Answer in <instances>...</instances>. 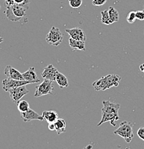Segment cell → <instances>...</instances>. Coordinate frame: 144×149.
<instances>
[{
	"label": "cell",
	"instance_id": "24",
	"mask_svg": "<svg viewBox=\"0 0 144 149\" xmlns=\"http://www.w3.org/2000/svg\"><path fill=\"white\" fill-rule=\"evenodd\" d=\"M69 4L72 8H79L83 4V0H69Z\"/></svg>",
	"mask_w": 144,
	"mask_h": 149
},
{
	"label": "cell",
	"instance_id": "7",
	"mask_svg": "<svg viewBox=\"0 0 144 149\" xmlns=\"http://www.w3.org/2000/svg\"><path fill=\"white\" fill-rule=\"evenodd\" d=\"M120 119L118 116V113H108V112L102 111V118L101 120L97 124V126H100L102 124L106 122H110L113 126H115V122Z\"/></svg>",
	"mask_w": 144,
	"mask_h": 149
},
{
	"label": "cell",
	"instance_id": "19",
	"mask_svg": "<svg viewBox=\"0 0 144 149\" xmlns=\"http://www.w3.org/2000/svg\"><path fill=\"white\" fill-rule=\"evenodd\" d=\"M55 81L58 83L60 88H67L68 85H69L67 77H65V76L63 73H61V72H58V74H57L56 80H55Z\"/></svg>",
	"mask_w": 144,
	"mask_h": 149
},
{
	"label": "cell",
	"instance_id": "30",
	"mask_svg": "<svg viewBox=\"0 0 144 149\" xmlns=\"http://www.w3.org/2000/svg\"><path fill=\"white\" fill-rule=\"evenodd\" d=\"M140 70L144 73V63H143V64L140 65Z\"/></svg>",
	"mask_w": 144,
	"mask_h": 149
},
{
	"label": "cell",
	"instance_id": "11",
	"mask_svg": "<svg viewBox=\"0 0 144 149\" xmlns=\"http://www.w3.org/2000/svg\"><path fill=\"white\" fill-rule=\"evenodd\" d=\"M4 74L7 76V77L15 79V80H24V77L22 76V73L16 70L15 68H12L10 65H8L4 69Z\"/></svg>",
	"mask_w": 144,
	"mask_h": 149
},
{
	"label": "cell",
	"instance_id": "26",
	"mask_svg": "<svg viewBox=\"0 0 144 149\" xmlns=\"http://www.w3.org/2000/svg\"><path fill=\"white\" fill-rule=\"evenodd\" d=\"M107 2V0H93L92 4L94 6H97V7H100V6L104 5Z\"/></svg>",
	"mask_w": 144,
	"mask_h": 149
},
{
	"label": "cell",
	"instance_id": "8",
	"mask_svg": "<svg viewBox=\"0 0 144 149\" xmlns=\"http://www.w3.org/2000/svg\"><path fill=\"white\" fill-rule=\"evenodd\" d=\"M58 72V69L52 65H49L44 68V70L42 72V77L44 79H47L53 82L56 80L57 74Z\"/></svg>",
	"mask_w": 144,
	"mask_h": 149
},
{
	"label": "cell",
	"instance_id": "21",
	"mask_svg": "<svg viewBox=\"0 0 144 149\" xmlns=\"http://www.w3.org/2000/svg\"><path fill=\"white\" fill-rule=\"evenodd\" d=\"M17 108L20 113H24V112L27 111L30 108L29 102L26 100H19L18 103L17 104Z\"/></svg>",
	"mask_w": 144,
	"mask_h": 149
},
{
	"label": "cell",
	"instance_id": "15",
	"mask_svg": "<svg viewBox=\"0 0 144 149\" xmlns=\"http://www.w3.org/2000/svg\"><path fill=\"white\" fill-rule=\"evenodd\" d=\"M70 46L72 49V50H86V47H85V41H81V40H77L73 38H70L69 40Z\"/></svg>",
	"mask_w": 144,
	"mask_h": 149
},
{
	"label": "cell",
	"instance_id": "2",
	"mask_svg": "<svg viewBox=\"0 0 144 149\" xmlns=\"http://www.w3.org/2000/svg\"><path fill=\"white\" fill-rule=\"evenodd\" d=\"M114 134L118 135L120 137L124 139L127 143H130L134 138L133 124L127 121L121 122L118 128L114 131Z\"/></svg>",
	"mask_w": 144,
	"mask_h": 149
},
{
	"label": "cell",
	"instance_id": "3",
	"mask_svg": "<svg viewBox=\"0 0 144 149\" xmlns=\"http://www.w3.org/2000/svg\"><path fill=\"white\" fill-rule=\"evenodd\" d=\"M63 40V35L58 27H52L46 36V42L52 46H58Z\"/></svg>",
	"mask_w": 144,
	"mask_h": 149
},
{
	"label": "cell",
	"instance_id": "29",
	"mask_svg": "<svg viewBox=\"0 0 144 149\" xmlns=\"http://www.w3.org/2000/svg\"><path fill=\"white\" fill-rule=\"evenodd\" d=\"M48 128L50 130H55V125L54 123H48Z\"/></svg>",
	"mask_w": 144,
	"mask_h": 149
},
{
	"label": "cell",
	"instance_id": "22",
	"mask_svg": "<svg viewBox=\"0 0 144 149\" xmlns=\"http://www.w3.org/2000/svg\"><path fill=\"white\" fill-rule=\"evenodd\" d=\"M101 22L104 24H113L112 22H111V18H110L109 12L108 10H104L101 12Z\"/></svg>",
	"mask_w": 144,
	"mask_h": 149
},
{
	"label": "cell",
	"instance_id": "10",
	"mask_svg": "<svg viewBox=\"0 0 144 149\" xmlns=\"http://www.w3.org/2000/svg\"><path fill=\"white\" fill-rule=\"evenodd\" d=\"M65 32L70 35V37L71 38H73L77 40H81V41L86 42V35L81 28L75 27L72 28V29H67L65 30Z\"/></svg>",
	"mask_w": 144,
	"mask_h": 149
},
{
	"label": "cell",
	"instance_id": "31",
	"mask_svg": "<svg viewBox=\"0 0 144 149\" xmlns=\"http://www.w3.org/2000/svg\"><path fill=\"white\" fill-rule=\"evenodd\" d=\"M3 41H4V39H3L2 37H0V44H1Z\"/></svg>",
	"mask_w": 144,
	"mask_h": 149
},
{
	"label": "cell",
	"instance_id": "27",
	"mask_svg": "<svg viewBox=\"0 0 144 149\" xmlns=\"http://www.w3.org/2000/svg\"><path fill=\"white\" fill-rule=\"evenodd\" d=\"M136 19L139 20H144V12L143 11H136Z\"/></svg>",
	"mask_w": 144,
	"mask_h": 149
},
{
	"label": "cell",
	"instance_id": "18",
	"mask_svg": "<svg viewBox=\"0 0 144 149\" xmlns=\"http://www.w3.org/2000/svg\"><path fill=\"white\" fill-rule=\"evenodd\" d=\"M55 125V130L58 135L65 132L66 130V122L63 118H58L54 123Z\"/></svg>",
	"mask_w": 144,
	"mask_h": 149
},
{
	"label": "cell",
	"instance_id": "5",
	"mask_svg": "<svg viewBox=\"0 0 144 149\" xmlns=\"http://www.w3.org/2000/svg\"><path fill=\"white\" fill-rule=\"evenodd\" d=\"M8 92L10 93V98L12 102L15 104H17L18 102L24 95L29 93V91L26 88V85H22V86L10 89Z\"/></svg>",
	"mask_w": 144,
	"mask_h": 149
},
{
	"label": "cell",
	"instance_id": "28",
	"mask_svg": "<svg viewBox=\"0 0 144 149\" xmlns=\"http://www.w3.org/2000/svg\"><path fill=\"white\" fill-rule=\"evenodd\" d=\"M138 136H139L141 139H142L144 141V128H140L138 130L137 132Z\"/></svg>",
	"mask_w": 144,
	"mask_h": 149
},
{
	"label": "cell",
	"instance_id": "23",
	"mask_svg": "<svg viewBox=\"0 0 144 149\" xmlns=\"http://www.w3.org/2000/svg\"><path fill=\"white\" fill-rule=\"evenodd\" d=\"M126 19H127V22H128L129 24H133V23H134L136 19V11H131V12L128 13Z\"/></svg>",
	"mask_w": 144,
	"mask_h": 149
},
{
	"label": "cell",
	"instance_id": "17",
	"mask_svg": "<svg viewBox=\"0 0 144 149\" xmlns=\"http://www.w3.org/2000/svg\"><path fill=\"white\" fill-rule=\"evenodd\" d=\"M44 120L47 123H55V120L58 118V113L55 111H44L42 113Z\"/></svg>",
	"mask_w": 144,
	"mask_h": 149
},
{
	"label": "cell",
	"instance_id": "20",
	"mask_svg": "<svg viewBox=\"0 0 144 149\" xmlns=\"http://www.w3.org/2000/svg\"><path fill=\"white\" fill-rule=\"evenodd\" d=\"M110 18H111L112 23H115L119 20V13L114 7H109L108 9Z\"/></svg>",
	"mask_w": 144,
	"mask_h": 149
},
{
	"label": "cell",
	"instance_id": "13",
	"mask_svg": "<svg viewBox=\"0 0 144 149\" xmlns=\"http://www.w3.org/2000/svg\"><path fill=\"white\" fill-rule=\"evenodd\" d=\"M22 76L23 77H24V80L33 82L34 83H40V79H39V77H38V74H37L36 72H35V70L34 67L29 68L28 70L23 72Z\"/></svg>",
	"mask_w": 144,
	"mask_h": 149
},
{
	"label": "cell",
	"instance_id": "14",
	"mask_svg": "<svg viewBox=\"0 0 144 149\" xmlns=\"http://www.w3.org/2000/svg\"><path fill=\"white\" fill-rule=\"evenodd\" d=\"M103 107L102 108V111L118 113L119 108H120V104L113 103V102H110L109 100H103Z\"/></svg>",
	"mask_w": 144,
	"mask_h": 149
},
{
	"label": "cell",
	"instance_id": "1",
	"mask_svg": "<svg viewBox=\"0 0 144 149\" xmlns=\"http://www.w3.org/2000/svg\"><path fill=\"white\" fill-rule=\"evenodd\" d=\"M5 14L9 20L12 22H19L26 15V11L29 7L14 3L12 6L6 7Z\"/></svg>",
	"mask_w": 144,
	"mask_h": 149
},
{
	"label": "cell",
	"instance_id": "4",
	"mask_svg": "<svg viewBox=\"0 0 144 149\" xmlns=\"http://www.w3.org/2000/svg\"><path fill=\"white\" fill-rule=\"evenodd\" d=\"M35 89H36V91H35L34 96L36 97L48 94L52 95L53 94L52 91H54L52 81L47 80V79H45L42 83L35 87Z\"/></svg>",
	"mask_w": 144,
	"mask_h": 149
},
{
	"label": "cell",
	"instance_id": "25",
	"mask_svg": "<svg viewBox=\"0 0 144 149\" xmlns=\"http://www.w3.org/2000/svg\"><path fill=\"white\" fill-rule=\"evenodd\" d=\"M16 4H19V5L25 6V7H29V4L30 3V0H14Z\"/></svg>",
	"mask_w": 144,
	"mask_h": 149
},
{
	"label": "cell",
	"instance_id": "33",
	"mask_svg": "<svg viewBox=\"0 0 144 149\" xmlns=\"http://www.w3.org/2000/svg\"><path fill=\"white\" fill-rule=\"evenodd\" d=\"M0 9H1V6H0Z\"/></svg>",
	"mask_w": 144,
	"mask_h": 149
},
{
	"label": "cell",
	"instance_id": "9",
	"mask_svg": "<svg viewBox=\"0 0 144 149\" xmlns=\"http://www.w3.org/2000/svg\"><path fill=\"white\" fill-rule=\"evenodd\" d=\"M21 118L24 122H29L31 120H44V118L36 112L29 108L27 111L21 113Z\"/></svg>",
	"mask_w": 144,
	"mask_h": 149
},
{
	"label": "cell",
	"instance_id": "32",
	"mask_svg": "<svg viewBox=\"0 0 144 149\" xmlns=\"http://www.w3.org/2000/svg\"><path fill=\"white\" fill-rule=\"evenodd\" d=\"M143 12H144V6H143Z\"/></svg>",
	"mask_w": 144,
	"mask_h": 149
},
{
	"label": "cell",
	"instance_id": "16",
	"mask_svg": "<svg viewBox=\"0 0 144 149\" xmlns=\"http://www.w3.org/2000/svg\"><path fill=\"white\" fill-rule=\"evenodd\" d=\"M107 80H108V85L109 88H112V87H118L119 85L120 80H121V77L118 75V74H107Z\"/></svg>",
	"mask_w": 144,
	"mask_h": 149
},
{
	"label": "cell",
	"instance_id": "12",
	"mask_svg": "<svg viewBox=\"0 0 144 149\" xmlns=\"http://www.w3.org/2000/svg\"><path fill=\"white\" fill-rule=\"evenodd\" d=\"M92 85L93 86L94 89L97 91H104L110 88L106 75L104 77H102L99 80H96L92 84Z\"/></svg>",
	"mask_w": 144,
	"mask_h": 149
},
{
	"label": "cell",
	"instance_id": "6",
	"mask_svg": "<svg viewBox=\"0 0 144 149\" xmlns=\"http://www.w3.org/2000/svg\"><path fill=\"white\" fill-rule=\"evenodd\" d=\"M34 83L33 82L27 81V80H15V79L7 77V79H4L2 81V88L5 91L8 92L10 89L17 88V87L22 86V85H27L28 84Z\"/></svg>",
	"mask_w": 144,
	"mask_h": 149
}]
</instances>
